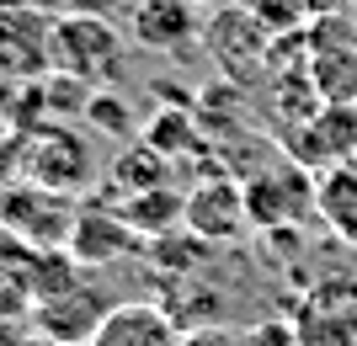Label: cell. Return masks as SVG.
I'll use <instances>...</instances> for the list:
<instances>
[{
  "label": "cell",
  "mask_w": 357,
  "mask_h": 346,
  "mask_svg": "<svg viewBox=\"0 0 357 346\" xmlns=\"http://www.w3.org/2000/svg\"><path fill=\"white\" fill-rule=\"evenodd\" d=\"M294 325L304 346H357V288H347L342 277L320 283Z\"/></svg>",
  "instance_id": "11"
},
{
  "label": "cell",
  "mask_w": 357,
  "mask_h": 346,
  "mask_svg": "<svg viewBox=\"0 0 357 346\" xmlns=\"http://www.w3.org/2000/svg\"><path fill=\"white\" fill-rule=\"evenodd\" d=\"M310 86L326 107H357V43L314 38L310 48Z\"/></svg>",
  "instance_id": "14"
},
{
  "label": "cell",
  "mask_w": 357,
  "mask_h": 346,
  "mask_svg": "<svg viewBox=\"0 0 357 346\" xmlns=\"http://www.w3.org/2000/svg\"><path fill=\"white\" fill-rule=\"evenodd\" d=\"M107 181L118 187L123 197H134V192H149V187H160V181H171V166H165V155L155 150V144H134L128 155H118L112 160V171H107Z\"/></svg>",
  "instance_id": "18"
},
{
  "label": "cell",
  "mask_w": 357,
  "mask_h": 346,
  "mask_svg": "<svg viewBox=\"0 0 357 346\" xmlns=\"http://www.w3.org/2000/svg\"><path fill=\"white\" fill-rule=\"evenodd\" d=\"M314 16H326V11H342V6H352V0H304Z\"/></svg>",
  "instance_id": "26"
},
{
  "label": "cell",
  "mask_w": 357,
  "mask_h": 346,
  "mask_svg": "<svg viewBox=\"0 0 357 346\" xmlns=\"http://www.w3.org/2000/svg\"><path fill=\"white\" fill-rule=\"evenodd\" d=\"M181 346H245V331L224 325V320H213V325H187V331H181Z\"/></svg>",
  "instance_id": "22"
},
{
  "label": "cell",
  "mask_w": 357,
  "mask_h": 346,
  "mask_svg": "<svg viewBox=\"0 0 357 346\" xmlns=\"http://www.w3.org/2000/svg\"><path fill=\"white\" fill-rule=\"evenodd\" d=\"M22 176L38 181V187H48V192H86L91 181H96V166H91V150L86 139L75 134V128H38V134L27 139V155H22Z\"/></svg>",
  "instance_id": "2"
},
{
  "label": "cell",
  "mask_w": 357,
  "mask_h": 346,
  "mask_svg": "<svg viewBox=\"0 0 357 346\" xmlns=\"http://www.w3.org/2000/svg\"><path fill=\"white\" fill-rule=\"evenodd\" d=\"M181 224L203 235L208 245H229L240 240L245 229H251V203H245V187L235 176H208L197 181L192 192H187V213H181Z\"/></svg>",
  "instance_id": "7"
},
{
  "label": "cell",
  "mask_w": 357,
  "mask_h": 346,
  "mask_svg": "<svg viewBox=\"0 0 357 346\" xmlns=\"http://www.w3.org/2000/svg\"><path fill=\"white\" fill-rule=\"evenodd\" d=\"M294 160L304 166V160H331V166H342V160H352L357 155V107H320L314 118H304V128H298L294 139Z\"/></svg>",
  "instance_id": "12"
},
{
  "label": "cell",
  "mask_w": 357,
  "mask_h": 346,
  "mask_svg": "<svg viewBox=\"0 0 357 346\" xmlns=\"http://www.w3.org/2000/svg\"><path fill=\"white\" fill-rule=\"evenodd\" d=\"M75 197L64 192H48L38 181H22V187H6L0 192V229L16 235L27 245H64L70 240V224H75Z\"/></svg>",
  "instance_id": "3"
},
{
  "label": "cell",
  "mask_w": 357,
  "mask_h": 346,
  "mask_svg": "<svg viewBox=\"0 0 357 346\" xmlns=\"http://www.w3.org/2000/svg\"><path fill=\"white\" fill-rule=\"evenodd\" d=\"M314 213H320L342 240L357 245V166L352 160L331 166L326 176L314 181Z\"/></svg>",
  "instance_id": "15"
},
{
  "label": "cell",
  "mask_w": 357,
  "mask_h": 346,
  "mask_svg": "<svg viewBox=\"0 0 357 346\" xmlns=\"http://www.w3.org/2000/svg\"><path fill=\"white\" fill-rule=\"evenodd\" d=\"M75 251V261L91 272L112 267V261L134 256V251H144V235H139L128 219H123L118 203H80L75 208V224H70V240H64Z\"/></svg>",
  "instance_id": "5"
},
{
  "label": "cell",
  "mask_w": 357,
  "mask_h": 346,
  "mask_svg": "<svg viewBox=\"0 0 357 346\" xmlns=\"http://www.w3.org/2000/svg\"><path fill=\"white\" fill-rule=\"evenodd\" d=\"M245 346H304V341H298V325H288V320H256L245 331Z\"/></svg>",
  "instance_id": "23"
},
{
  "label": "cell",
  "mask_w": 357,
  "mask_h": 346,
  "mask_svg": "<svg viewBox=\"0 0 357 346\" xmlns=\"http://www.w3.org/2000/svg\"><path fill=\"white\" fill-rule=\"evenodd\" d=\"M240 187H245V203H251V224H261V229H288L314 208V187L304 181L298 166L256 171Z\"/></svg>",
  "instance_id": "9"
},
{
  "label": "cell",
  "mask_w": 357,
  "mask_h": 346,
  "mask_svg": "<svg viewBox=\"0 0 357 346\" xmlns=\"http://www.w3.org/2000/svg\"><path fill=\"white\" fill-rule=\"evenodd\" d=\"M251 6V16L267 27V38H288V32H304L310 27V6L304 0H245Z\"/></svg>",
  "instance_id": "20"
},
{
  "label": "cell",
  "mask_w": 357,
  "mask_h": 346,
  "mask_svg": "<svg viewBox=\"0 0 357 346\" xmlns=\"http://www.w3.org/2000/svg\"><path fill=\"white\" fill-rule=\"evenodd\" d=\"M203 43H208V54L219 59V70L229 80H251L256 70H267V54H272L267 27L251 16L245 0H240V6H219V11L208 16Z\"/></svg>",
  "instance_id": "4"
},
{
  "label": "cell",
  "mask_w": 357,
  "mask_h": 346,
  "mask_svg": "<svg viewBox=\"0 0 357 346\" xmlns=\"http://www.w3.org/2000/svg\"><path fill=\"white\" fill-rule=\"evenodd\" d=\"M80 346H91V341H80Z\"/></svg>",
  "instance_id": "28"
},
{
  "label": "cell",
  "mask_w": 357,
  "mask_h": 346,
  "mask_svg": "<svg viewBox=\"0 0 357 346\" xmlns=\"http://www.w3.org/2000/svg\"><path fill=\"white\" fill-rule=\"evenodd\" d=\"M123 27L112 16H91V11H64L54 22V70L86 80V86H112L123 75Z\"/></svg>",
  "instance_id": "1"
},
{
  "label": "cell",
  "mask_w": 357,
  "mask_h": 346,
  "mask_svg": "<svg viewBox=\"0 0 357 346\" xmlns=\"http://www.w3.org/2000/svg\"><path fill=\"white\" fill-rule=\"evenodd\" d=\"M91 346H181V320L165 304L149 299H118L112 315L96 325Z\"/></svg>",
  "instance_id": "10"
},
{
  "label": "cell",
  "mask_w": 357,
  "mask_h": 346,
  "mask_svg": "<svg viewBox=\"0 0 357 346\" xmlns=\"http://www.w3.org/2000/svg\"><path fill=\"white\" fill-rule=\"evenodd\" d=\"M134 0H70V11H91V16H112L118 22V11H128Z\"/></svg>",
  "instance_id": "24"
},
{
  "label": "cell",
  "mask_w": 357,
  "mask_h": 346,
  "mask_svg": "<svg viewBox=\"0 0 357 346\" xmlns=\"http://www.w3.org/2000/svg\"><path fill=\"white\" fill-rule=\"evenodd\" d=\"M144 139L165 155V160H171L176 150H197V123H192V112H171V118H155V123H149Z\"/></svg>",
  "instance_id": "21"
},
{
  "label": "cell",
  "mask_w": 357,
  "mask_h": 346,
  "mask_svg": "<svg viewBox=\"0 0 357 346\" xmlns=\"http://www.w3.org/2000/svg\"><path fill=\"white\" fill-rule=\"evenodd\" d=\"M128 38L149 54H187L203 38V6L197 0H134L128 6Z\"/></svg>",
  "instance_id": "8"
},
{
  "label": "cell",
  "mask_w": 357,
  "mask_h": 346,
  "mask_svg": "<svg viewBox=\"0 0 357 346\" xmlns=\"http://www.w3.org/2000/svg\"><path fill=\"white\" fill-rule=\"evenodd\" d=\"M86 123H91V128H102V134H112V139H128V134H134V112H128V102H123L112 86L91 91Z\"/></svg>",
  "instance_id": "19"
},
{
  "label": "cell",
  "mask_w": 357,
  "mask_h": 346,
  "mask_svg": "<svg viewBox=\"0 0 357 346\" xmlns=\"http://www.w3.org/2000/svg\"><path fill=\"white\" fill-rule=\"evenodd\" d=\"M203 11H219V6H240V0H197Z\"/></svg>",
  "instance_id": "27"
},
{
  "label": "cell",
  "mask_w": 357,
  "mask_h": 346,
  "mask_svg": "<svg viewBox=\"0 0 357 346\" xmlns=\"http://www.w3.org/2000/svg\"><path fill=\"white\" fill-rule=\"evenodd\" d=\"M123 219L144 235V240H155V235H171V229H181V213H187V192H176L171 181H160V187H149V192H134L118 203Z\"/></svg>",
  "instance_id": "16"
},
{
  "label": "cell",
  "mask_w": 357,
  "mask_h": 346,
  "mask_svg": "<svg viewBox=\"0 0 357 346\" xmlns=\"http://www.w3.org/2000/svg\"><path fill=\"white\" fill-rule=\"evenodd\" d=\"M38 251L0 229V320H32L38 309Z\"/></svg>",
  "instance_id": "13"
},
{
  "label": "cell",
  "mask_w": 357,
  "mask_h": 346,
  "mask_svg": "<svg viewBox=\"0 0 357 346\" xmlns=\"http://www.w3.org/2000/svg\"><path fill=\"white\" fill-rule=\"evenodd\" d=\"M144 256H149V267L165 272V277H192L197 267H208L213 245L181 224V229H171V235H155V240L144 245Z\"/></svg>",
  "instance_id": "17"
},
{
  "label": "cell",
  "mask_w": 357,
  "mask_h": 346,
  "mask_svg": "<svg viewBox=\"0 0 357 346\" xmlns=\"http://www.w3.org/2000/svg\"><path fill=\"white\" fill-rule=\"evenodd\" d=\"M32 341V320H0V346H27Z\"/></svg>",
  "instance_id": "25"
},
{
  "label": "cell",
  "mask_w": 357,
  "mask_h": 346,
  "mask_svg": "<svg viewBox=\"0 0 357 346\" xmlns=\"http://www.w3.org/2000/svg\"><path fill=\"white\" fill-rule=\"evenodd\" d=\"M112 304L118 299H112V293L91 277V267H86L80 283H70L64 293H54V299H43L38 309H32V331L54 336V341H64V346H80V341L96 336V325H102L107 315H112Z\"/></svg>",
  "instance_id": "6"
}]
</instances>
